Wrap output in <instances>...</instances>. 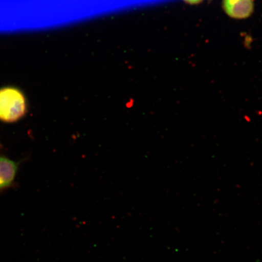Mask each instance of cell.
Returning a JSON list of instances; mask_svg holds the SVG:
<instances>
[{
  "label": "cell",
  "instance_id": "277c9868",
  "mask_svg": "<svg viewBox=\"0 0 262 262\" xmlns=\"http://www.w3.org/2000/svg\"><path fill=\"white\" fill-rule=\"evenodd\" d=\"M184 1L190 5H196L202 2L203 0H184Z\"/></svg>",
  "mask_w": 262,
  "mask_h": 262
},
{
  "label": "cell",
  "instance_id": "3957f363",
  "mask_svg": "<svg viewBox=\"0 0 262 262\" xmlns=\"http://www.w3.org/2000/svg\"><path fill=\"white\" fill-rule=\"evenodd\" d=\"M18 164L7 157L0 156V192L14 184Z\"/></svg>",
  "mask_w": 262,
  "mask_h": 262
},
{
  "label": "cell",
  "instance_id": "6da1fadb",
  "mask_svg": "<svg viewBox=\"0 0 262 262\" xmlns=\"http://www.w3.org/2000/svg\"><path fill=\"white\" fill-rule=\"evenodd\" d=\"M27 110V101L20 90L12 86L0 89V120L2 122H17L25 116Z\"/></svg>",
  "mask_w": 262,
  "mask_h": 262
},
{
  "label": "cell",
  "instance_id": "7a4b0ae2",
  "mask_svg": "<svg viewBox=\"0 0 262 262\" xmlns=\"http://www.w3.org/2000/svg\"><path fill=\"white\" fill-rule=\"evenodd\" d=\"M223 8L230 17L245 19L253 14L254 4L252 0H224Z\"/></svg>",
  "mask_w": 262,
  "mask_h": 262
}]
</instances>
